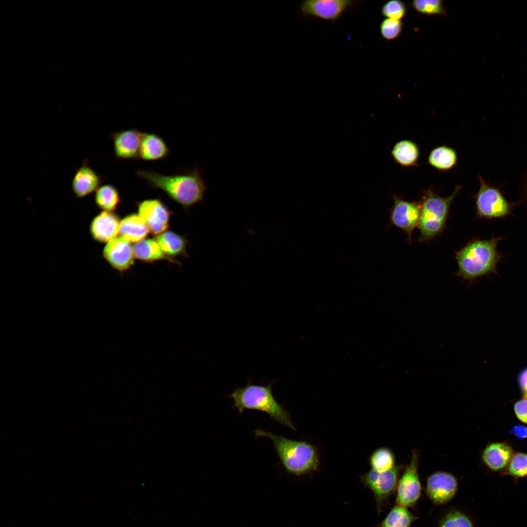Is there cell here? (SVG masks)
<instances>
[{"instance_id": "obj_23", "label": "cell", "mask_w": 527, "mask_h": 527, "mask_svg": "<svg viewBox=\"0 0 527 527\" xmlns=\"http://www.w3.org/2000/svg\"><path fill=\"white\" fill-rule=\"evenodd\" d=\"M458 162L456 150L448 146L443 145L432 149L428 156L427 163L432 167L441 171L453 168Z\"/></svg>"}, {"instance_id": "obj_26", "label": "cell", "mask_w": 527, "mask_h": 527, "mask_svg": "<svg viewBox=\"0 0 527 527\" xmlns=\"http://www.w3.org/2000/svg\"><path fill=\"white\" fill-rule=\"evenodd\" d=\"M369 463L372 469L379 472L387 471L395 466L394 455L389 449L381 447L371 455Z\"/></svg>"}, {"instance_id": "obj_14", "label": "cell", "mask_w": 527, "mask_h": 527, "mask_svg": "<svg viewBox=\"0 0 527 527\" xmlns=\"http://www.w3.org/2000/svg\"><path fill=\"white\" fill-rule=\"evenodd\" d=\"M142 133L134 128L112 132L111 137L116 159L139 160Z\"/></svg>"}, {"instance_id": "obj_28", "label": "cell", "mask_w": 527, "mask_h": 527, "mask_svg": "<svg viewBox=\"0 0 527 527\" xmlns=\"http://www.w3.org/2000/svg\"><path fill=\"white\" fill-rule=\"evenodd\" d=\"M404 22L399 20L385 19L380 25V32L382 38L387 41L397 39L401 34Z\"/></svg>"}, {"instance_id": "obj_21", "label": "cell", "mask_w": 527, "mask_h": 527, "mask_svg": "<svg viewBox=\"0 0 527 527\" xmlns=\"http://www.w3.org/2000/svg\"><path fill=\"white\" fill-rule=\"evenodd\" d=\"M133 251L135 259L145 263H152L165 260L179 264L176 260L165 255L155 239H145L135 243L133 246Z\"/></svg>"}, {"instance_id": "obj_35", "label": "cell", "mask_w": 527, "mask_h": 527, "mask_svg": "<svg viewBox=\"0 0 527 527\" xmlns=\"http://www.w3.org/2000/svg\"><path fill=\"white\" fill-rule=\"evenodd\" d=\"M525 398H526V399H527V393H526V395H525Z\"/></svg>"}, {"instance_id": "obj_33", "label": "cell", "mask_w": 527, "mask_h": 527, "mask_svg": "<svg viewBox=\"0 0 527 527\" xmlns=\"http://www.w3.org/2000/svg\"><path fill=\"white\" fill-rule=\"evenodd\" d=\"M511 433L519 439L527 438V426L517 425L512 427Z\"/></svg>"}, {"instance_id": "obj_17", "label": "cell", "mask_w": 527, "mask_h": 527, "mask_svg": "<svg viewBox=\"0 0 527 527\" xmlns=\"http://www.w3.org/2000/svg\"><path fill=\"white\" fill-rule=\"evenodd\" d=\"M170 150L163 139L152 133H143L139 153V159L145 161L164 159Z\"/></svg>"}, {"instance_id": "obj_6", "label": "cell", "mask_w": 527, "mask_h": 527, "mask_svg": "<svg viewBox=\"0 0 527 527\" xmlns=\"http://www.w3.org/2000/svg\"><path fill=\"white\" fill-rule=\"evenodd\" d=\"M480 186L475 196L477 216L479 219L504 218L512 212L515 203L509 202L499 188L488 184L483 178L478 176Z\"/></svg>"}, {"instance_id": "obj_27", "label": "cell", "mask_w": 527, "mask_h": 527, "mask_svg": "<svg viewBox=\"0 0 527 527\" xmlns=\"http://www.w3.org/2000/svg\"><path fill=\"white\" fill-rule=\"evenodd\" d=\"M411 6L417 13L427 16L447 15L441 0H415Z\"/></svg>"}, {"instance_id": "obj_4", "label": "cell", "mask_w": 527, "mask_h": 527, "mask_svg": "<svg viewBox=\"0 0 527 527\" xmlns=\"http://www.w3.org/2000/svg\"><path fill=\"white\" fill-rule=\"evenodd\" d=\"M228 396L234 400L233 406L240 414L245 409L265 412L274 421L296 430L287 411L274 398L272 383L267 385L248 382L243 387H237Z\"/></svg>"}, {"instance_id": "obj_10", "label": "cell", "mask_w": 527, "mask_h": 527, "mask_svg": "<svg viewBox=\"0 0 527 527\" xmlns=\"http://www.w3.org/2000/svg\"><path fill=\"white\" fill-rule=\"evenodd\" d=\"M355 3L348 0H306L301 3L300 8L305 16L334 21Z\"/></svg>"}, {"instance_id": "obj_34", "label": "cell", "mask_w": 527, "mask_h": 527, "mask_svg": "<svg viewBox=\"0 0 527 527\" xmlns=\"http://www.w3.org/2000/svg\"><path fill=\"white\" fill-rule=\"evenodd\" d=\"M519 384L522 389L527 392V369L524 370L519 376Z\"/></svg>"}, {"instance_id": "obj_20", "label": "cell", "mask_w": 527, "mask_h": 527, "mask_svg": "<svg viewBox=\"0 0 527 527\" xmlns=\"http://www.w3.org/2000/svg\"><path fill=\"white\" fill-rule=\"evenodd\" d=\"M420 154V148L414 142L401 140L392 147L391 155L395 162L404 167H417Z\"/></svg>"}, {"instance_id": "obj_1", "label": "cell", "mask_w": 527, "mask_h": 527, "mask_svg": "<svg viewBox=\"0 0 527 527\" xmlns=\"http://www.w3.org/2000/svg\"><path fill=\"white\" fill-rule=\"evenodd\" d=\"M136 174L150 186L162 190L185 209L203 201L206 185L203 171L197 167L172 175L142 169L137 171Z\"/></svg>"}, {"instance_id": "obj_9", "label": "cell", "mask_w": 527, "mask_h": 527, "mask_svg": "<svg viewBox=\"0 0 527 527\" xmlns=\"http://www.w3.org/2000/svg\"><path fill=\"white\" fill-rule=\"evenodd\" d=\"M139 215L150 232L156 236L167 230L172 211L159 199H146L137 203Z\"/></svg>"}, {"instance_id": "obj_2", "label": "cell", "mask_w": 527, "mask_h": 527, "mask_svg": "<svg viewBox=\"0 0 527 527\" xmlns=\"http://www.w3.org/2000/svg\"><path fill=\"white\" fill-rule=\"evenodd\" d=\"M502 239L501 237L489 240L475 238L467 243L456 253L458 265L456 276L472 282L483 276L497 273V264L501 259L497 246Z\"/></svg>"}, {"instance_id": "obj_16", "label": "cell", "mask_w": 527, "mask_h": 527, "mask_svg": "<svg viewBox=\"0 0 527 527\" xmlns=\"http://www.w3.org/2000/svg\"><path fill=\"white\" fill-rule=\"evenodd\" d=\"M102 180V177L90 166L86 159L76 171L72 180L71 188L77 198H83L95 192L101 185Z\"/></svg>"}, {"instance_id": "obj_18", "label": "cell", "mask_w": 527, "mask_h": 527, "mask_svg": "<svg viewBox=\"0 0 527 527\" xmlns=\"http://www.w3.org/2000/svg\"><path fill=\"white\" fill-rule=\"evenodd\" d=\"M512 456L513 451L510 446L503 443H494L485 448L482 456L490 469L497 471L506 467Z\"/></svg>"}, {"instance_id": "obj_5", "label": "cell", "mask_w": 527, "mask_h": 527, "mask_svg": "<svg viewBox=\"0 0 527 527\" xmlns=\"http://www.w3.org/2000/svg\"><path fill=\"white\" fill-rule=\"evenodd\" d=\"M461 188L460 185H456L451 194L446 197L440 196L431 187L423 191L418 226L420 232L419 242L428 241L444 231L451 203Z\"/></svg>"}, {"instance_id": "obj_31", "label": "cell", "mask_w": 527, "mask_h": 527, "mask_svg": "<svg viewBox=\"0 0 527 527\" xmlns=\"http://www.w3.org/2000/svg\"><path fill=\"white\" fill-rule=\"evenodd\" d=\"M440 527H474V526L465 514L458 511H453L443 519Z\"/></svg>"}, {"instance_id": "obj_29", "label": "cell", "mask_w": 527, "mask_h": 527, "mask_svg": "<svg viewBox=\"0 0 527 527\" xmlns=\"http://www.w3.org/2000/svg\"><path fill=\"white\" fill-rule=\"evenodd\" d=\"M382 16L387 19L401 20L407 13L405 3L400 0H390L385 2L381 10Z\"/></svg>"}, {"instance_id": "obj_15", "label": "cell", "mask_w": 527, "mask_h": 527, "mask_svg": "<svg viewBox=\"0 0 527 527\" xmlns=\"http://www.w3.org/2000/svg\"><path fill=\"white\" fill-rule=\"evenodd\" d=\"M121 221L114 212L101 211L91 221L89 232L96 242L107 243L119 234Z\"/></svg>"}, {"instance_id": "obj_7", "label": "cell", "mask_w": 527, "mask_h": 527, "mask_svg": "<svg viewBox=\"0 0 527 527\" xmlns=\"http://www.w3.org/2000/svg\"><path fill=\"white\" fill-rule=\"evenodd\" d=\"M393 205L388 209L389 225L405 231L408 242L412 240V233L418 227L421 211L420 202L405 200L396 194H392Z\"/></svg>"}, {"instance_id": "obj_8", "label": "cell", "mask_w": 527, "mask_h": 527, "mask_svg": "<svg viewBox=\"0 0 527 527\" xmlns=\"http://www.w3.org/2000/svg\"><path fill=\"white\" fill-rule=\"evenodd\" d=\"M418 454L413 450L410 462L397 486V505L407 507L413 506L419 499L421 485L418 475Z\"/></svg>"}, {"instance_id": "obj_13", "label": "cell", "mask_w": 527, "mask_h": 527, "mask_svg": "<svg viewBox=\"0 0 527 527\" xmlns=\"http://www.w3.org/2000/svg\"><path fill=\"white\" fill-rule=\"evenodd\" d=\"M102 255L110 266L120 272L128 270L134 264L133 246L121 236L106 243Z\"/></svg>"}, {"instance_id": "obj_12", "label": "cell", "mask_w": 527, "mask_h": 527, "mask_svg": "<svg viewBox=\"0 0 527 527\" xmlns=\"http://www.w3.org/2000/svg\"><path fill=\"white\" fill-rule=\"evenodd\" d=\"M457 487V481L454 475L448 472L438 471L428 477L426 491L429 499L434 504L442 505L453 497Z\"/></svg>"}, {"instance_id": "obj_25", "label": "cell", "mask_w": 527, "mask_h": 527, "mask_svg": "<svg viewBox=\"0 0 527 527\" xmlns=\"http://www.w3.org/2000/svg\"><path fill=\"white\" fill-rule=\"evenodd\" d=\"M414 519L406 507L397 505L388 513L381 527H409Z\"/></svg>"}, {"instance_id": "obj_22", "label": "cell", "mask_w": 527, "mask_h": 527, "mask_svg": "<svg viewBox=\"0 0 527 527\" xmlns=\"http://www.w3.org/2000/svg\"><path fill=\"white\" fill-rule=\"evenodd\" d=\"M155 239L158 243L162 250L168 258L177 256H187V239L181 235L172 231H165L156 236Z\"/></svg>"}, {"instance_id": "obj_19", "label": "cell", "mask_w": 527, "mask_h": 527, "mask_svg": "<svg viewBox=\"0 0 527 527\" xmlns=\"http://www.w3.org/2000/svg\"><path fill=\"white\" fill-rule=\"evenodd\" d=\"M150 232L144 221L138 214L132 213L121 220L120 236L130 243H137L145 239Z\"/></svg>"}, {"instance_id": "obj_3", "label": "cell", "mask_w": 527, "mask_h": 527, "mask_svg": "<svg viewBox=\"0 0 527 527\" xmlns=\"http://www.w3.org/2000/svg\"><path fill=\"white\" fill-rule=\"evenodd\" d=\"M255 437L269 438L285 470L289 473L301 475L316 470L319 459L316 447L305 442L296 441L273 434L260 428L254 430Z\"/></svg>"}, {"instance_id": "obj_24", "label": "cell", "mask_w": 527, "mask_h": 527, "mask_svg": "<svg viewBox=\"0 0 527 527\" xmlns=\"http://www.w3.org/2000/svg\"><path fill=\"white\" fill-rule=\"evenodd\" d=\"M121 200L118 190L111 184L101 185L95 193V204L102 211L114 212Z\"/></svg>"}, {"instance_id": "obj_11", "label": "cell", "mask_w": 527, "mask_h": 527, "mask_svg": "<svg viewBox=\"0 0 527 527\" xmlns=\"http://www.w3.org/2000/svg\"><path fill=\"white\" fill-rule=\"evenodd\" d=\"M399 472V467L395 466L383 472L371 469L362 476V481L373 492L378 507L397 487Z\"/></svg>"}, {"instance_id": "obj_30", "label": "cell", "mask_w": 527, "mask_h": 527, "mask_svg": "<svg viewBox=\"0 0 527 527\" xmlns=\"http://www.w3.org/2000/svg\"><path fill=\"white\" fill-rule=\"evenodd\" d=\"M507 471L512 476H527V454L518 453L513 455L508 464Z\"/></svg>"}, {"instance_id": "obj_36", "label": "cell", "mask_w": 527, "mask_h": 527, "mask_svg": "<svg viewBox=\"0 0 527 527\" xmlns=\"http://www.w3.org/2000/svg\"><path fill=\"white\" fill-rule=\"evenodd\" d=\"M526 189H527V185H526Z\"/></svg>"}, {"instance_id": "obj_32", "label": "cell", "mask_w": 527, "mask_h": 527, "mask_svg": "<svg viewBox=\"0 0 527 527\" xmlns=\"http://www.w3.org/2000/svg\"><path fill=\"white\" fill-rule=\"evenodd\" d=\"M514 409L517 417L527 424V399L525 398L518 401L514 405Z\"/></svg>"}]
</instances>
